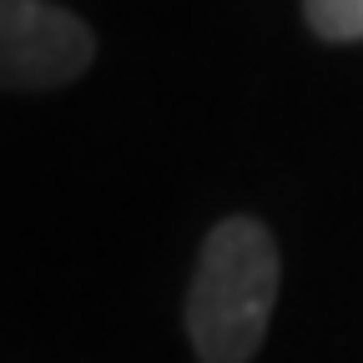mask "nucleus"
I'll list each match as a JSON object with an SVG mask.
<instances>
[{
	"label": "nucleus",
	"mask_w": 363,
	"mask_h": 363,
	"mask_svg": "<svg viewBox=\"0 0 363 363\" xmlns=\"http://www.w3.org/2000/svg\"><path fill=\"white\" fill-rule=\"evenodd\" d=\"M283 262L278 242L257 217H222L192 267L187 288V338L202 363H252L272 303H278Z\"/></svg>",
	"instance_id": "obj_1"
},
{
	"label": "nucleus",
	"mask_w": 363,
	"mask_h": 363,
	"mask_svg": "<svg viewBox=\"0 0 363 363\" xmlns=\"http://www.w3.org/2000/svg\"><path fill=\"white\" fill-rule=\"evenodd\" d=\"M96 40L51 0H0V91H45L86 76Z\"/></svg>",
	"instance_id": "obj_2"
},
{
	"label": "nucleus",
	"mask_w": 363,
	"mask_h": 363,
	"mask_svg": "<svg viewBox=\"0 0 363 363\" xmlns=\"http://www.w3.org/2000/svg\"><path fill=\"white\" fill-rule=\"evenodd\" d=\"M303 16L323 40H363V0H303Z\"/></svg>",
	"instance_id": "obj_3"
}]
</instances>
